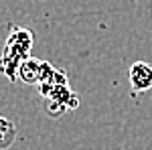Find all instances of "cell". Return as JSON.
<instances>
[{
	"label": "cell",
	"instance_id": "obj_3",
	"mask_svg": "<svg viewBox=\"0 0 152 150\" xmlns=\"http://www.w3.org/2000/svg\"><path fill=\"white\" fill-rule=\"evenodd\" d=\"M16 140V126L14 122L0 116V150H6Z\"/></svg>",
	"mask_w": 152,
	"mask_h": 150
},
{
	"label": "cell",
	"instance_id": "obj_2",
	"mask_svg": "<svg viewBox=\"0 0 152 150\" xmlns=\"http://www.w3.org/2000/svg\"><path fill=\"white\" fill-rule=\"evenodd\" d=\"M128 79H130V85H132L134 93H142V91L152 89V65L144 63V61L132 63L128 71Z\"/></svg>",
	"mask_w": 152,
	"mask_h": 150
},
{
	"label": "cell",
	"instance_id": "obj_1",
	"mask_svg": "<svg viewBox=\"0 0 152 150\" xmlns=\"http://www.w3.org/2000/svg\"><path fill=\"white\" fill-rule=\"evenodd\" d=\"M33 47V33L28 29H14L4 45V53L0 59V71L6 73L10 79L18 77V71Z\"/></svg>",
	"mask_w": 152,
	"mask_h": 150
}]
</instances>
